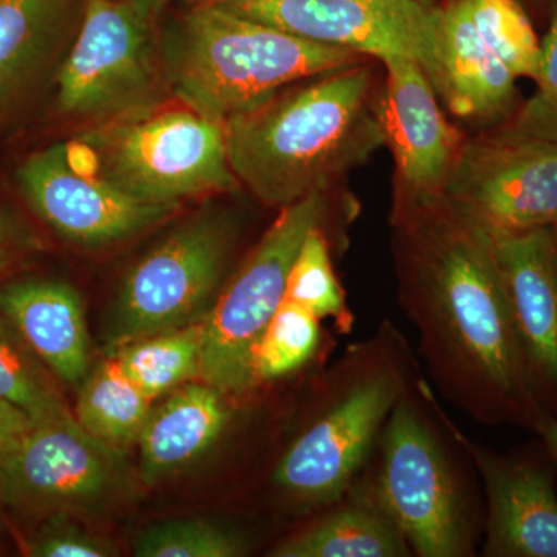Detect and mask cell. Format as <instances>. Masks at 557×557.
Returning a JSON list of instances; mask_svg holds the SVG:
<instances>
[{
    "label": "cell",
    "instance_id": "1",
    "mask_svg": "<svg viewBox=\"0 0 557 557\" xmlns=\"http://www.w3.org/2000/svg\"><path fill=\"white\" fill-rule=\"evenodd\" d=\"M391 226L399 306L435 391L479 423L536 431L544 412L528 384L490 234L443 196L394 199Z\"/></svg>",
    "mask_w": 557,
    "mask_h": 557
},
{
    "label": "cell",
    "instance_id": "2",
    "mask_svg": "<svg viewBox=\"0 0 557 557\" xmlns=\"http://www.w3.org/2000/svg\"><path fill=\"white\" fill-rule=\"evenodd\" d=\"M231 170L269 208H287L386 146L368 62L304 79L225 123Z\"/></svg>",
    "mask_w": 557,
    "mask_h": 557
},
{
    "label": "cell",
    "instance_id": "3",
    "mask_svg": "<svg viewBox=\"0 0 557 557\" xmlns=\"http://www.w3.org/2000/svg\"><path fill=\"white\" fill-rule=\"evenodd\" d=\"M418 375L408 341L388 321L350 344L330 370L309 423L271 472L282 500L302 511L339 500L368 467L392 409Z\"/></svg>",
    "mask_w": 557,
    "mask_h": 557
},
{
    "label": "cell",
    "instance_id": "4",
    "mask_svg": "<svg viewBox=\"0 0 557 557\" xmlns=\"http://www.w3.org/2000/svg\"><path fill=\"white\" fill-rule=\"evenodd\" d=\"M172 97L226 123L300 81L366 57L289 35L222 3H193L161 38Z\"/></svg>",
    "mask_w": 557,
    "mask_h": 557
},
{
    "label": "cell",
    "instance_id": "5",
    "mask_svg": "<svg viewBox=\"0 0 557 557\" xmlns=\"http://www.w3.org/2000/svg\"><path fill=\"white\" fill-rule=\"evenodd\" d=\"M434 388L418 375L392 409L359 482L418 557L475 555L485 520L450 450Z\"/></svg>",
    "mask_w": 557,
    "mask_h": 557
},
{
    "label": "cell",
    "instance_id": "6",
    "mask_svg": "<svg viewBox=\"0 0 557 557\" xmlns=\"http://www.w3.org/2000/svg\"><path fill=\"white\" fill-rule=\"evenodd\" d=\"M67 146L81 170L149 203L180 207L240 186L225 123L182 101L81 131Z\"/></svg>",
    "mask_w": 557,
    "mask_h": 557
},
{
    "label": "cell",
    "instance_id": "7",
    "mask_svg": "<svg viewBox=\"0 0 557 557\" xmlns=\"http://www.w3.org/2000/svg\"><path fill=\"white\" fill-rule=\"evenodd\" d=\"M53 90L54 113L83 131L166 102L156 17L127 0H86Z\"/></svg>",
    "mask_w": 557,
    "mask_h": 557
},
{
    "label": "cell",
    "instance_id": "8",
    "mask_svg": "<svg viewBox=\"0 0 557 557\" xmlns=\"http://www.w3.org/2000/svg\"><path fill=\"white\" fill-rule=\"evenodd\" d=\"M278 211L201 321V381L231 397H245L259 388L252 375L256 347L284 302L300 245L311 230L327 222V193L311 194Z\"/></svg>",
    "mask_w": 557,
    "mask_h": 557
},
{
    "label": "cell",
    "instance_id": "9",
    "mask_svg": "<svg viewBox=\"0 0 557 557\" xmlns=\"http://www.w3.org/2000/svg\"><path fill=\"white\" fill-rule=\"evenodd\" d=\"M237 239L239 228L230 214L205 211L146 252L116 299L110 346L203 321L223 287Z\"/></svg>",
    "mask_w": 557,
    "mask_h": 557
},
{
    "label": "cell",
    "instance_id": "10",
    "mask_svg": "<svg viewBox=\"0 0 557 557\" xmlns=\"http://www.w3.org/2000/svg\"><path fill=\"white\" fill-rule=\"evenodd\" d=\"M222 5L289 35L366 58H409L437 91L440 7L420 0H231Z\"/></svg>",
    "mask_w": 557,
    "mask_h": 557
},
{
    "label": "cell",
    "instance_id": "11",
    "mask_svg": "<svg viewBox=\"0 0 557 557\" xmlns=\"http://www.w3.org/2000/svg\"><path fill=\"white\" fill-rule=\"evenodd\" d=\"M443 197L491 237L557 219V145L494 131L465 139Z\"/></svg>",
    "mask_w": 557,
    "mask_h": 557
},
{
    "label": "cell",
    "instance_id": "12",
    "mask_svg": "<svg viewBox=\"0 0 557 557\" xmlns=\"http://www.w3.org/2000/svg\"><path fill=\"white\" fill-rule=\"evenodd\" d=\"M16 180L33 214L76 247L102 248L134 239L180 209L135 199L81 170L67 143L32 153Z\"/></svg>",
    "mask_w": 557,
    "mask_h": 557
},
{
    "label": "cell",
    "instance_id": "13",
    "mask_svg": "<svg viewBox=\"0 0 557 557\" xmlns=\"http://www.w3.org/2000/svg\"><path fill=\"white\" fill-rule=\"evenodd\" d=\"M119 453L87 434L75 416L36 423L0 467V502L40 519L87 507L115 486Z\"/></svg>",
    "mask_w": 557,
    "mask_h": 557
},
{
    "label": "cell",
    "instance_id": "14",
    "mask_svg": "<svg viewBox=\"0 0 557 557\" xmlns=\"http://www.w3.org/2000/svg\"><path fill=\"white\" fill-rule=\"evenodd\" d=\"M438 413L483 482L482 555L557 557V472L541 440L516 453H496L469 438L440 405Z\"/></svg>",
    "mask_w": 557,
    "mask_h": 557
},
{
    "label": "cell",
    "instance_id": "15",
    "mask_svg": "<svg viewBox=\"0 0 557 557\" xmlns=\"http://www.w3.org/2000/svg\"><path fill=\"white\" fill-rule=\"evenodd\" d=\"M491 239L528 384L557 418V225Z\"/></svg>",
    "mask_w": 557,
    "mask_h": 557
},
{
    "label": "cell",
    "instance_id": "16",
    "mask_svg": "<svg viewBox=\"0 0 557 557\" xmlns=\"http://www.w3.org/2000/svg\"><path fill=\"white\" fill-rule=\"evenodd\" d=\"M381 62L386 84L379 116L397 170L394 199L443 196L465 139L443 115L437 91L416 61L391 57Z\"/></svg>",
    "mask_w": 557,
    "mask_h": 557
},
{
    "label": "cell",
    "instance_id": "17",
    "mask_svg": "<svg viewBox=\"0 0 557 557\" xmlns=\"http://www.w3.org/2000/svg\"><path fill=\"white\" fill-rule=\"evenodd\" d=\"M86 0H0V132L53 89Z\"/></svg>",
    "mask_w": 557,
    "mask_h": 557
},
{
    "label": "cell",
    "instance_id": "18",
    "mask_svg": "<svg viewBox=\"0 0 557 557\" xmlns=\"http://www.w3.org/2000/svg\"><path fill=\"white\" fill-rule=\"evenodd\" d=\"M0 313L62 384L79 387L90 372L83 299L67 282L21 277L0 285Z\"/></svg>",
    "mask_w": 557,
    "mask_h": 557
},
{
    "label": "cell",
    "instance_id": "19",
    "mask_svg": "<svg viewBox=\"0 0 557 557\" xmlns=\"http://www.w3.org/2000/svg\"><path fill=\"white\" fill-rule=\"evenodd\" d=\"M437 95L463 120L496 121L516 100V76L480 38L461 0L440 7Z\"/></svg>",
    "mask_w": 557,
    "mask_h": 557
},
{
    "label": "cell",
    "instance_id": "20",
    "mask_svg": "<svg viewBox=\"0 0 557 557\" xmlns=\"http://www.w3.org/2000/svg\"><path fill=\"white\" fill-rule=\"evenodd\" d=\"M226 394L205 383L175 388L160 408L150 410L139 434L143 479L159 482L199 460L218 443L230 420Z\"/></svg>",
    "mask_w": 557,
    "mask_h": 557
},
{
    "label": "cell",
    "instance_id": "21",
    "mask_svg": "<svg viewBox=\"0 0 557 557\" xmlns=\"http://www.w3.org/2000/svg\"><path fill=\"white\" fill-rule=\"evenodd\" d=\"M273 557H409L405 534L359 480L298 533L278 542Z\"/></svg>",
    "mask_w": 557,
    "mask_h": 557
},
{
    "label": "cell",
    "instance_id": "22",
    "mask_svg": "<svg viewBox=\"0 0 557 557\" xmlns=\"http://www.w3.org/2000/svg\"><path fill=\"white\" fill-rule=\"evenodd\" d=\"M150 410L152 399L110 357L81 383L73 416L91 437L110 448L123 449L138 443Z\"/></svg>",
    "mask_w": 557,
    "mask_h": 557
},
{
    "label": "cell",
    "instance_id": "23",
    "mask_svg": "<svg viewBox=\"0 0 557 557\" xmlns=\"http://www.w3.org/2000/svg\"><path fill=\"white\" fill-rule=\"evenodd\" d=\"M201 347L200 321L113 348L112 358L132 383L156 401L183 384L201 381Z\"/></svg>",
    "mask_w": 557,
    "mask_h": 557
},
{
    "label": "cell",
    "instance_id": "24",
    "mask_svg": "<svg viewBox=\"0 0 557 557\" xmlns=\"http://www.w3.org/2000/svg\"><path fill=\"white\" fill-rule=\"evenodd\" d=\"M0 398L27 412L35 423L73 416V410L69 408L62 394L61 381L2 313Z\"/></svg>",
    "mask_w": 557,
    "mask_h": 557
},
{
    "label": "cell",
    "instance_id": "25",
    "mask_svg": "<svg viewBox=\"0 0 557 557\" xmlns=\"http://www.w3.org/2000/svg\"><path fill=\"white\" fill-rule=\"evenodd\" d=\"M321 319L299 304L284 299L259 339L252 375L259 387L277 383L310 366L324 347Z\"/></svg>",
    "mask_w": 557,
    "mask_h": 557
},
{
    "label": "cell",
    "instance_id": "26",
    "mask_svg": "<svg viewBox=\"0 0 557 557\" xmlns=\"http://www.w3.org/2000/svg\"><path fill=\"white\" fill-rule=\"evenodd\" d=\"M285 299L299 304L324 321L330 319L339 333H350L355 317L346 292L333 269L332 251L325 226L307 234L289 270Z\"/></svg>",
    "mask_w": 557,
    "mask_h": 557
},
{
    "label": "cell",
    "instance_id": "27",
    "mask_svg": "<svg viewBox=\"0 0 557 557\" xmlns=\"http://www.w3.org/2000/svg\"><path fill=\"white\" fill-rule=\"evenodd\" d=\"M480 38L516 78L536 81L542 46L518 0H461Z\"/></svg>",
    "mask_w": 557,
    "mask_h": 557
},
{
    "label": "cell",
    "instance_id": "28",
    "mask_svg": "<svg viewBox=\"0 0 557 557\" xmlns=\"http://www.w3.org/2000/svg\"><path fill=\"white\" fill-rule=\"evenodd\" d=\"M237 531L209 520H171L148 528L134 545L138 557H237L247 553Z\"/></svg>",
    "mask_w": 557,
    "mask_h": 557
},
{
    "label": "cell",
    "instance_id": "29",
    "mask_svg": "<svg viewBox=\"0 0 557 557\" xmlns=\"http://www.w3.org/2000/svg\"><path fill=\"white\" fill-rule=\"evenodd\" d=\"M541 46L537 90L496 132L508 137L539 138L557 145V0L549 30Z\"/></svg>",
    "mask_w": 557,
    "mask_h": 557
},
{
    "label": "cell",
    "instance_id": "30",
    "mask_svg": "<svg viewBox=\"0 0 557 557\" xmlns=\"http://www.w3.org/2000/svg\"><path fill=\"white\" fill-rule=\"evenodd\" d=\"M33 557H109L115 547L106 539L76 525L67 512L47 516L25 542Z\"/></svg>",
    "mask_w": 557,
    "mask_h": 557
},
{
    "label": "cell",
    "instance_id": "31",
    "mask_svg": "<svg viewBox=\"0 0 557 557\" xmlns=\"http://www.w3.org/2000/svg\"><path fill=\"white\" fill-rule=\"evenodd\" d=\"M38 247L27 223L7 201L0 200V276Z\"/></svg>",
    "mask_w": 557,
    "mask_h": 557
},
{
    "label": "cell",
    "instance_id": "32",
    "mask_svg": "<svg viewBox=\"0 0 557 557\" xmlns=\"http://www.w3.org/2000/svg\"><path fill=\"white\" fill-rule=\"evenodd\" d=\"M35 424L27 412L0 398V467L21 448Z\"/></svg>",
    "mask_w": 557,
    "mask_h": 557
},
{
    "label": "cell",
    "instance_id": "33",
    "mask_svg": "<svg viewBox=\"0 0 557 557\" xmlns=\"http://www.w3.org/2000/svg\"><path fill=\"white\" fill-rule=\"evenodd\" d=\"M534 434L541 440L557 472V418L544 413Z\"/></svg>",
    "mask_w": 557,
    "mask_h": 557
},
{
    "label": "cell",
    "instance_id": "34",
    "mask_svg": "<svg viewBox=\"0 0 557 557\" xmlns=\"http://www.w3.org/2000/svg\"><path fill=\"white\" fill-rule=\"evenodd\" d=\"M127 2L134 3L139 10L145 11L149 16L156 17L157 20L160 11L163 10L171 0H127Z\"/></svg>",
    "mask_w": 557,
    "mask_h": 557
},
{
    "label": "cell",
    "instance_id": "35",
    "mask_svg": "<svg viewBox=\"0 0 557 557\" xmlns=\"http://www.w3.org/2000/svg\"><path fill=\"white\" fill-rule=\"evenodd\" d=\"M193 3H223L231 2V0H190Z\"/></svg>",
    "mask_w": 557,
    "mask_h": 557
},
{
    "label": "cell",
    "instance_id": "36",
    "mask_svg": "<svg viewBox=\"0 0 557 557\" xmlns=\"http://www.w3.org/2000/svg\"><path fill=\"white\" fill-rule=\"evenodd\" d=\"M420 2L426 3V5H431V7H438V5H435V0H420Z\"/></svg>",
    "mask_w": 557,
    "mask_h": 557
},
{
    "label": "cell",
    "instance_id": "37",
    "mask_svg": "<svg viewBox=\"0 0 557 557\" xmlns=\"http://www.w3.org/2000/svg\"><path fill=\"white\" fill-rule=\"evenodd\" d=\"M556 225H557V219H556Z\"/></svg>",
    "mask_w": 557,
    "mask_h": 557
}]
</instances>
